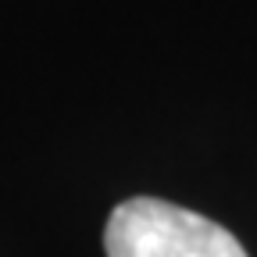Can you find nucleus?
Here are the masks:
<instances>
[{
  "label": "nucleus",
  "instance_id": "nucleus-1",
  "mask_svg": "<svg viewBox=\"0 0 257 257\" xmlns=\"http://www.w3.org/2000/svg\"><path fill=\"white\" fill-rule=\"evenodd\" d=\"M107 257H246L243 243L218 221L157 197H133L111 211Z\"/></svg>",
  "mask_w": 257,
  "mask_h": 257
}]
</instances>
